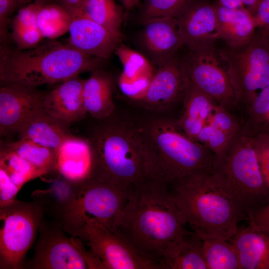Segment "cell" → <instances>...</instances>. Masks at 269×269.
<instances>
[{
    "label": "cell",
    "mask_w": 269,
    "mask_h": 269,
    "mask_svg": "<svg viewBox=\"0 0 269 269\" xmlns=\"http://www.w3.org/2000/svg\"><path fill=\"white\" fill-rule=\"evenodd\" d=\"M49 0H34L21 8L13 21L12 28L38 27L39 11Z\"/></svg>",
    "instance_id": "d590c367"
},
{
    "label": "cell",
    "mask_w": 269,
    "mask_h": 269,
    "mask_svg": "<svg viewBox=\"0 0 269 269\" xmlns=\"http://www.w3.org/2000/svg\"><path fill=\"white\" fill-rule=\"evenodd\" d=\"M113 86L110 76L100 69L92 72L89 78L85 80L83 103L87 113L93 118L104 120L113 115Z\"/></svg>",
    "instance_id": "484cf974"
},
{
    "label": "cell",
    "mask_w": 269,
    "mask_h": 269,
    "mask_svg": "<svg viewBox=\"0 0 269 269\" xmlns=\"http://www.w3.org/2000/svg\"><path fill=\"white\" fill-rule=\"evenodd\" d=\"M192 0H145L140 19L143 23L154 18H175Z\"/></svg>",
    "instance_id": "d6a6232c"
},
{
    "label": "cell",
    "mask_w": 269,
    "mask_h": 269,
    "mask_svg": "<svg viewBox=\"0 0 269 269\" xmlns=\"http://www.w3.org/2000/svg\"><path fill=\"white\" fill-rule=\"evenodd\" d=\"M235 136H232L208 123L199 132L196 141L210 150L216 158H218L224 154Z\"/></svg>",
    "instance_id": "836d02e7"
},
{
    "label": "cell",
    "mask_w": 269,
    "mask_h": 269,
    "mask_svg": "<svg viewBox=\"0 0 269 269\" xmlns=\"http://www.w3.org/2000/svg\"><path fill=\"white\" fill-rule=\"evenodd\" d=\"M243 128L252 135L269 134V85L242 111Z\"/></svg>",
    "instance_id": "83f0119b"
},
{
    "label": "cell",
    "mask_w": 269,
    "mask_h": 269,
    "mask_svg": "<svg viewBox=\"0 0 269 269\" xmlns=\"http://www.w3.org/2000/svg\"><path fill=\"white\" fill-rule=\"evenodd\" d=\"M3 149L16 153L43 175L55 169L56 152L30 140L20 138L17 141L6 144Z\"/></svg>",
    "instance_id": "f546056e"
},
{
    "label": "cell",
    "mask_w": 269,
    "mask_h": 269,
    "mask_svg": "<svg viewBox=\"0 0 269 269\" xmlns=\"http://www.w3.org/2000/svg\"><path fill=\"white\" fill-rule=\"evenodd\" d=\"M253 17L256 30L269 32V0H259Z\"/></svg>",
    "instance_id": "60d3db41"
},
{
    "label": "cell",
    "mask_w": 269,
    "mask_h": 269,
    "mask_svg": "<svg viewBox=\"0 0 269 269\" xmlns=\"http://www.w3.org/2000/svg\"><path fill=\"white\" fill-rule=\"evenodd\" d=\"M34 0H23V1L24 5V4H27L32 2Z\"/></svg>",
    "instance_id": "7dc6e473"
},
{
    "label": "cell",
    "mask_w": 269,
    "mask_h": 269,
    "mask_svg": "<svg viewBox=\"0 0 269 269\" xmlns=\"http://www.w3.org/2000/svg\"><path fill=\"white\" fill-rule=\"evenodd\" d=\"M169 187L183 223L202 239L229 240L244 219L213 172L196 174Z\"/></svg>",
    "instance_id": "277c9868"
},
{
    "label": "cell",
    "mask_w": 269,
    "mask_h": 269,
    "mask_svg": "<svg viewBox=\"0 0 269 269\" xmlns=\"http://www.w3.org/2000/svg\"><path fill=\"white\" fill-rule=\"evenodd\" d=\"M38 231L34 255L25 261L23 269H106L98 257L86 251L80 240L65 234L57 220L50 222L42 220Z\"/></svg>",
    "instance_id": "30bf717a"
},
{
    "label": "cell",
    "mask_w": 269,
    "mask_h": 269,
    "mask_svg": "<svg viewBox=\"0 0 269 269\" xmlns=\"http://www.w3.org/2000/svg\"><path fill=\"white\" fill-rule=\"evenodd\" d=\"M141 126L152 153V179L170 186L196 174L213 171L215 155L185 134L176 119L154 118Z\"/></svg>",
    "instance_id": "5b68a950"
},
{
    "label": "cell",
    "mask_w": 269,
    "mask_h": 269,
    "mask_svg": "<svg viewBox=\"0 0 269 269\" xmlns=\"http://www.w3.org/2000/svg\"><path fill=\"white\" fill-rule=\"evenodd\" d=\"M215 6L219 38L227 46L238 47L252 38L256 27L253 16L246 8L231 9L219 4Z\"/></svg>",
    "instance_id": "cb8c5ba5"
},
{
    "label": "cell",
    "mask_w": 269,
    "mask_h": 269,
    "mask_svg": "<svg viewBox=\"0 0 269 269\" xmlns=\"http://www.w3.org/2000/svg\"><path fill=\"white\" fill-rule=\"evenodd\" d=\"M24 5L23 0H0V39L5 42L8 38V19L18 7Z\"/></svg>",
    "instance_id": "f35d334b"
},
{
    "label": "cell",
    "mask_w": 269,
    "mask_h": 269,
    "mask_svg": "<svg viewBox=\"0 0 269 269\" xmlns=\"http://www.w3.org/2000/svg\"><path fill=\"white\" fill-rule=\"evenodd\" d=\"M69 45L86 54L105 60L122 40L86 15L82 10L71 13Z\"/></svg>",
    "instance_id": "2e32d148"
},
{
    "label": "cell",
    "mask_w": 269,
    "mask_h": 269,
    "mask_svg": "<svg viewBox=\"0 0 269 269\" xmlns=\"http://www.w3.org/2000/svg\"><path fill=\"white\" fill-rule=\"evenodd\" d=\"M160 266L161 269H208L202 239L192 231L182 233L167 244Z\"/></svg>",
    "instance_id": "ffe728a7"
},
{
    "label": "cell",
    "mask_w": 269,
    "mask_h": 269,
    "mask_svg": "<svg viewBox=\"0 0 269 269\" xmlns=\"http://www.w3.org/2000/svg\"><path fill=\"white\" fill-rule=\"evenodd\" d=\"M20 189L7 173L0 168V206L14 201Z\"/></svg>",
    "instance_id": "ab89813d"
},
{
    "label": "cell",
    "mask_w": 269,
    "mask_h": 269,
    "mask_svg": "<svg viewBox=\"0 0 269 269\" xmlns=\"http://www.w3.org/2000/svg\"><path fill=\"white\" fill-rule=\"evenodd\" d=\"M111 117L104 120L88 140L91 179L132 186L152 179V153L141 126Z\"/></svg>",
    "instance_id": "7a4b0ae2"
},
{
    "label": "cell",
    "mask_w": 269,
    "mask_h": 269,
    "mask_svg": "<svg viewBox=\"0 0 269 269\" xmlns=\"http://www.w3.org/2000/svg\"><path fill=\"white\" fill-rule=\"evenodd\" d=\"M213 173L244 219L249 220L269 195L254 137L243 127L224 154L215 158Z\"/></svg>",
    "instance_id": "8992f818"
},
{
    "label": "cell",
    "mask_w": 269,
    "mask_h": 269,
    "mask_svg": "<svg viewBox=\"0 0 269 269\" xmlns=\"http://www.w3.org/2000/svg\"><path fill=\"white\" fill-rule=\"evenodd\" d=\"M55 169L71 183L91 179L93 159L88 140L74 136L66 140L56 152Z\"/></svg>",
    "instance_id": "d6986e66"
},
{
    "label": "cell",
    "mask_w": 269,
    "mask_h": 269,
    "mask_svg": "<svg viewBox=\"0 0 269 269\" xmlns=\"http://www.w3.org/2000/svg\"><path fill=\"white\" fill-rule=\"evenodd\" d=\"M72 183L70 194L52 207L65 232L77 236L85 216L113 230L133 186L92 179Z\"/></svg>",
    "instance_id": "52a82bcc"
},
{
    "label": "cell",
    "mask_w": 269,
    "mask_h": 269,
    "mask_svg": "<svg viewBox=\"0 0 269 269\" xmlns=\"http://www.w3.org/2000/svg\"><path fill=\"white\" fill-rule=\"evenodd\" d=\"M70 13L81 10L86 0H59Z\"/></svg>",
    "instance_id": "7bdbcfd3"
},
{
    "label": "cell",
    "mask_w": 269,
    "mask_h": 269,
    "mask_svg": "<svg viewBox=\"0 0 269 269\" xmlns=\"http://www.w3.org/2000/svg\"><path fill=\"white\" fill-rule=\"evenodd\" d=\"M208 123L232 136L236 135L242 127L241 118L219 105L215 107Z\"/></svg>",
    "instance_id": "e575fe53"
},
{
    "label": "cell",
    "mask_w": 269,
    "mask_h": 269,
    "mask_svg": "<svg viewBox=\"0 0 269 269\" xmlns=\"http://www.w3.org/2000/svg\"><path fill=\"white\" fill-rule=\"evenodd\" d=\"M182 103L181 113L176 119L177 123L185 134L196 141L203 126L208 123L215 107L218 104L190 82Z\"/></svg>",
    "instance_id": "603a6c76"
},
{
    "label": "cell",
    "mask_w": 269,
    "mask_h": 269,
    "mask_svg": "<svg viewBox=\"0 0 269 269\" xmlns=\"http://www.w3.org/2000/svg\"><path fill=\"white\" fill-rule=\"evenodd\" d=\"M11 36L19 50L34 48L45 38L38 27L12 28Z\"/></svg>",
    "instance_id": "8d00e7d4"
},
{
    "label": "cell",
    "mask_w": 269,
    "mask_h": 269,
    "mask_svg": "<svg viewBox=\"0 0 269 269\" xmlns=\"http://www.w3.org/2000/svg\"><path fill=\"white\" fill-rule=\"evenodd\" d=\"M0 168L3 169L20 189L27 181L43 175L32 164L16 153L1 149Z\"/></svg>",
    "instance_id": "1f68e13d"
},
{
    "label": "cell",
    "mask_w": 269,
    "mask_h": 269,
    "mask_svg": "<svg viewBox=\"0 0 269 269\" xmlns=\"http://www.w3.org/2000/svg\"><path fill=\"white\" fill-rule=\"evenodd\" d=\"M169 186L147 179L133 186L114 231L156 264L167 244L186 232Z\"/></svg>",
    "instance_id": "6da1fadb"
},
{
    "label": "cell",
    "mask_w": 269,
    "mask_h": 269,
    "mask_svg": "<svg viewBox=\"0 0 269 269\" xmlns=\"http://www.w3.org/2000/svg\"><path fill=\"white\" fill-rule=\"evenodd\" d=\"M122 2L125 10L129 11L134 6L137 4L139 0H121Z\"/></svg>",
    "instance_id": "bcb514c9"
},
{
    "label": "cell",
    "mask_w": 269,
    "mask_h": 269,
    "mask_svg": "<svg viewBox=\"0 0 269 269\" xmlns=\"http://www.w3.org/2000/svg\"><path fill=\"white\" fill-rule=\"evenodd\" d=\"M248 220L255 229L269 235V202L257 210Z\"/></svg>",
    "instance_id": "b9f144b4"
},
{
    "label": "cell",
    "mask_w": 269,
    "mask_h": 269,
    "mask_svg": "<svg viewBox=\"0 0 269 269\" xmlns=\"http://www.w3.org/2000/svg\"><path fill=\"white\" fill-rule=\"evenodd\" d=\"M157 66L140 101L145 108L153 111L165 110L182 102L189 82L182 60L175 56Z\"/></svg>",
    "instance_id": "4fadbf2b"
},
{
    "label": "cell",
    "mask_w": 269,
    "mask_h": 269,
    "mask_svg": "<svg viewBox=\"0 0 269 269\" xmlns=\"http://www.w3.org/2000/svg\"><path fill=\"white\" fill-rule=\"evenodd\" d=\"M114 53L123 66L118 79L120 89L134 95L146 91L155 73L148 60L141 54L123 44H119Z\"/></svg>",
    "instance_id": "44dd1931"
},
{
    "label": "cell",
    "mask_w": 269,
    "mask_h": 269,
    "mask_svg": "<svg viewBox=\"0 0 269 269\" xmlns=\"http://www.w3.org/2000/svg\"><path fill=\"white\" fill-rule=\"evenodd\" d=\"M218 53L227 65L238 108L242 112L257 90L269 85V35L257 30L245 44L227 46Z\"/></svg>",
    "instance_id": "ba28073f"
},
{
    "label": "cell",
    "mask_w": 269,
    "mask_h": 269,
    "mask_svg": "<svg viewBox=\"0 0 269 269\" xmlns=\"http://www.w3.org/2000/svg\"><path fill=\"white\" fill-rule=\"evenodd\" d=\"M79 233L78 237L87 241L90 251L106 269H160L118 232L93 217L83 218Z\"/></svg>",
    "instance_id": "8fae6325"
},
{
    "label": "cell",
    "mask_w": 269,
    "mask_h": 269,
    "mask_svg": "<svg viewBox=\"0 0 269 269\" xmlns=\"http://www.w3.org/2000/svg\"><path fill=\"white\" fill-rule=\"evenodd\" d=\"M45 95L35 87L18 84L1 85L0 134L18 132L31 118L44 110Z\"/></svg>",
    "instance_id": "5bb4252c"
},
{
    "label": "cell",
    "mask_w": 269,
    "mask_h": 269,
    "mask_svg": "<svg viewBox=\"0 0 269 269\" xmlns=\"http://www.w3.org/2000/svg\"><path fill=\"white\" fill-rule=\"evenodd\" d=\"M143 44L158 65L175 56L184 45L175 18H157L143 23Z\"/></svg>",
    "instance_id": "ac0fdd59"
},
{
    "label": "cell",
    "mask_w": 269,
    "mask_h": 269,
    "mask_svg": "<svg viewBox=\"0 0 269 269\" xmlns=\"http://www.w3.org/2000/svg\"><path fill=\"white\" fill-rule=\"evenodd\" d=\"M218 4L231 9H237L244 7L242 0H219Z\"/></svg>",
    "instance_id": "ee69618b"
},
{
    "label": "cell",
    "mask_w": 269,
    "mask_h": 269,
    "mask_svg": "<svg viewBox=\"0 0 269 269\" xmlns=\"http://www.w3.org/2000/svg\"><path fill=\"white\" fill-rule=\"evenodd\" d=\"M81 10L112 33L122 38L123 11L114 0H86Z\"/></svg>",
    "instance_id": "f1b7e54d"
},
{
    "label": "cell",
    "mask_w": 269,
    "mask_h": 269,
    "mask_svg": "<svg viewBox=\"0 0 269 269\" xmlns=\"http://www.w3.org/2000/svg\"><path fill=\"white\" fill-rule=\"evenodd\" d=\"M202 240L203 255L208 269H240L236 251L231 243L215 238Z\"/></svg>",
    "instance_id": "4dcf8cb0"
},
{
    "label": "cell",
    "mask_w": 269,
    "mask_h": 269,
    "mask_svg": "<svg viewBox=\"0 0 269 269\" xmlns=\"http://www.w3.org/2000/svg\"><path fill=\"white\" fill-rule=\"evenodd\" d=\"M220 60L214 44L189 50L182 62L189 82L232 112L238 109L235 94Z\"/></svg>",
    "instance_id": "7c38bea8"
},
{
    "label": "cell",
    "mask_w": 269,
    "mask_h": 269,
    "mask_svg": "<svg viewBox=\"0 0 269 269\" xmlns=\"http://www.w3.org/2000/svg\"><path fill=\"white\" fill-rule=\"evenodd\" d=\"M103 60L54 39L23 50L1 45L0 84L36 87L62 82L100 69Z\"/></svg>",
    "instance_id": "3957f363"
},
{
    "label": "cell",
    "mask_w": 269,
    "mask_h": 269,
    "mask_svg": "<svg viewBox=\"0 0 269 269\" xmlns=\"http://www.w3.org/2000/svg\"><path fill=\"white\" fill-rule=\"evenodd\" d=\"M72 15L60 1H47L41 8L37 26L45 38L55 39L69 31Z\"/></svg>",
    "instance_id": "4316f807"
},
{
    "label": "cell",
    "mask_w": 269,
    "mask_h": 269,
    "mask_svg": "<svg viewBox=\"0 0 269 269\" xmlns=\"http://www.w3.org/2000/svg\"><path fill=\"white\" fill-rule=\"evenodd\" d=\"M175 19L183 43L189 50L214 45L220 39L215 5L192 0Z\"/></svg>",
    "instance_id": "9a60e30c"
},
{
    "label": "cell",
    "mask_w": 269,
    "mask_h": 269,
    "mask_svg": "<svg viewBox=\"0 0 269 269\" xmlns=\"http://www.w3.org/2000/svg\"><path fill=\"white\" fill-rule=\"evenodd\" d=\"M68 126L48 114L44 109L31 118L17 132L21 138L30 140L56 152L66 140L74 136Z\"/></svg>",
    "instance_id": "d4e9b609"
},
{
    "label": "cell",
    "mask_w": 269,
    "mask_h": 269,
    "mask_svg": "<svg viewBox=\"0 0 269 269\" xmlns=\"http://www.w3.org/2000/svg\"><path fill=\"white\" fill-rule=\"evenodd\" d=\"M253 136L261 171L269 191V134Z\"/></svg>",
    "instance_id": "74e56055"
},
{
    "label": "cell",
    "mask_w": 269,
    "mask_h": 269,
    "mask_svg": "<svg viewBox=\"0 0 269 269\" xmlns=\"http://www.w3.org/2000/svg\"><path fill=\"white\" fill-rule=\"evenodd\" d=\"M244 6L247 7L246 9L250 12L253 16L254 14L259 0H242Z\"/></svg>",
    "instance_id": "f6af8a7d"
},
{
    "label": "cell",
    "mask_w": 269,
    "mask_h": 269,
    "mask_svg": "<svg viewBox=\"0 0 269 269\" xmlns=\"http://www.w3.org/2000/svg\"><path fill=\"white\" fill-rule=\"evenodd\" d=\"M268 33V34H269V32H268V33Z\"/></svg>",
    "instance_id": "c3c4849f"
},
{
    "label": "cell",
    "mask_w": 269,
    "mask_h": 269,
    "mask_svg": "<svg viewBox=\"0 0 269 269\" xmlns=\"http://www.w3.org/2000/svg\"><path fill=\"white\" fill-rule=\"evenodd\" d=\"M85 79L76 77L61 82L45 94L43 108L49 115L69 125L83 118V91Z\"/></svg>",
    "instance_id": "e0dca14e"
},
{
    "label": "cell",
    "mask_w": 269,
    "mask_h": 269,
    "mask_svg": "<svg viewBox=\"0 0 269 269\" xmlns=\"http://www.w3.org/2000/svg\"><path fill=\"white\" fill-rule=\"evenodd\" d=\"M40 201L14 200L0 206L3 225L0 231V269H23L25 256L31 247L43 219Z\"/></svg>",
    "instance_id": "9c48e42d"
},
{
    "label": "cell",
    "mask_w": 269,
    "mask_h": 269,
    "mask_svg": "<svg viewBox=\"0 0 269 269\" xmlns=\"http://www.w3.org/2000/svg\"><path fill=\"white\" fill-rule=\"evenodd\" d=\"M232 238L240 269H269V235L249 224Z\"/></svg>",
    "instance_id": "7402d4cb"
}]
</instances>
